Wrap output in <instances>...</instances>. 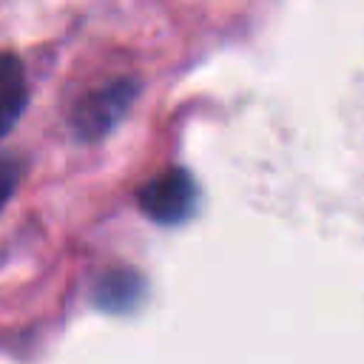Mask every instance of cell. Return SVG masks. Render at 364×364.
I'll return each instance as SVG.
<instances>
[{
	"instance_id": "cell-4",
	"label": "cell",
	"mask_w": 364,
	"mask_h": 364,
	"mask_svg": "<svg viewBox=\"0 0 364 364\" xmlns=\"http://www.w3.org/2000/svg\"><path fill=\"white\" fill-rule=\"evenodd\" d=\"M17 176H20V171H17L14 162H0V208H3V202L9 199V193L14 191Z\"/></svg>"
},
{
	"instance_id": "cell-3",
	"label": "cell",
	"mask_w": 364,
	"mask_h": 364,
	"mask_svg": "<svg viewBox=\"0 0 364 364\" xmlns=\"http://www.w3.org/2000/svg\"><path fill=\"white\" fill-rule=\"evenodd\" d=\"M26 102L23 68L14 57H0V134L11 128Z\"/></svg>"
},
{
	"instance_id": "cell-2",
	"label": "cell",
	"mask_w": 364,
	"mask_h": 364,
	"mask_svg": "<svg viewBox=\"0 0 364 364\" xmlns=\"http://www.w3.org/2000/svg\"><path fill=\"white\" fill-rule=\"evenodd\" d=\"M134 88L128 82H114L102 91H94L77 111V128L85 136H97L100 131H105L108 125H114L117 114L128 105Z\"/></svg>"
},
{
	"instance_id": "cell-1",
	"label": "cell",
	"mask_w": 364,
	"mask_h": 364,
	"mask_svg": "<svg viewBox=\"0 0 364 364\" xmlns=\"http://www.w3.org/2000/svg\"><path fill=\"white\" fill-rule=\"evenodd\" d=\"M142 208L159 219V222H176L182 219L193 205V185L182 171H168L156 179H151L139 193Z\"/></svg>"
}]
</instances>
